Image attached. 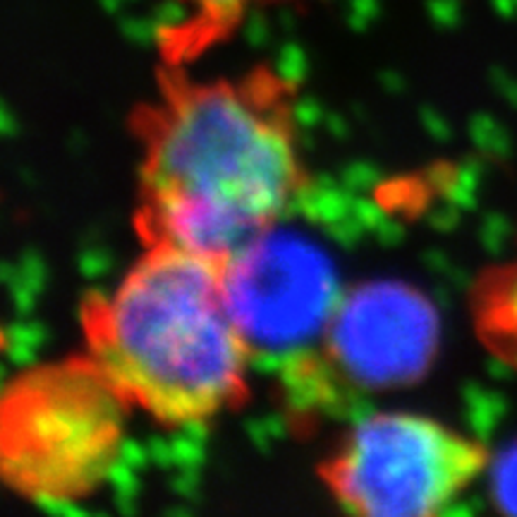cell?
Returning <instances> with one entry per match:
<instances>
[{
	"label": "cell",
	"instance_id": "cell-13",
	"mask_svg": "<svg viewBox=\"0 0 517 517\" xmlns=\"http://www.w3.org/2000/svg\"><path fill=\"white\" fill-rule=\"evenodd\" d=\"M306 73H309V58L302 46L288 41L278 48L276 60H273V74L283 87H297L299 82H305Z\"/></svg>",
	"mask_w": 517,
	"mask_h": 517
},
{
	"label": "cell",
	"instance_id": "cell-3",
	"mask_svg": "<svg viewBox=\"0 0 517 517\" xmlns=\"http://www.w3.org/2000/svg\"><path fill=\"white\" fill-rule=\"evenodd\" d=\"M125 398L99 366H30L3 393V479L27 498H82L106 484Z\"/></svg>",
	"mask_w": 517,
	"mask_h": 517
},
{
	"label": "cell",
	"instance_id": "cell-35",
	"mask_svg": "<svg viewBox=\"0 0 517 517\" xmlns=\"http://www.w3.org/2000/svg\"><path fill=\"white\" fill-rule=\"evenodd\" d=\"M0 125H3V132L5 134H13L15 132V127H13V113L8 110V106H3V116H0Z\"/></svg>",
	"mask_w": 517,
	"mask_h": 517
},
{
	"label": "cell",
	"instance_id": "cell-15",
	"mask_svg": "<svg viewBox=\"0 0 517 517\" xmlns=\"http://www.w3.org/2000/svg\"><path fill=\"white\" fill-rule=\"evenodd\" d=\"M383 180V173H381L379 166H374L369 160H352L348 166L342 168L340 183L352 190L355 194H366V192L376 190Z\"/></svg>",
	"mask_w": 517,
	"mask_h": 517
},
{
	"label": "cell",
	"instance_id": "cell-1",
	"mask_svg": "<svg viewBox=\"0 0 517 517\" xmlns=\"http://www.w3.org/2000/svg\"><path fill=\"white\" fill-rule=\"evenodd\" d=\"M142 187L153 240L220 262L288 211L299 187L290 132L252 91L177 89L153 120Z\"/></svg>",
	"mask_w": 517,
	"mask_h": 517
},
{
	"label": "cell",
	"instance_id": "cell-25",
	"mask_svg": "<svg viewBox=\"0 0 517 517\" xmlns=\"http://www.w3.org/2000/svg\"><path fill=\"white\" fill-rule=\"evenodd\" d=\"M242 34L247 39L249 46L254 48H262L271 41V24L269 20L262 15V13H249L242 22Z\"/></svg>",
	"mask_w": 517,
	"mask_h": 517
},
{
	"label": "cell",
	"instance_id": "cell-27",
	"mask_svg": "<svg viewBox=\"0 0 517 517\" xmlns=\"http://www.w3.org/2000/svg\"><path fill=\"white\" fill-rule=\"evenodd\" d=\"M199 470H176L173 479H170V488L176 491L180 498H199Z\"/></svg>",
	"mask_w": 517,
	"mask_h": 517
},
{
	"label": "cell",
	"instance_id": "cell-6",
	"mask_svg": "<svg viewBox=\"0 0 517 517\" xmlns=\"http://www.w3.org/2000/svg\"><path fill=\"white\" fill-rule=\"evenodd\" d=\"M438 342V305L398 278H372L342 292L323 338L338 374L369 393L417 383L429 372Z\"/></svg>",
	"mask_w": 517,
	"mask_h": 517
},
{
	"label": "cell",
	"instance_id": "cell-26",
	"mask_svg": "<svg viewBox=\"0 0 517 517\" xmlns=\"http://www.w3.org/2000/svg\"><path fill=\"white\" fill-rule=\"evenodd\" d=\"M117 460L125 462V465L134 467V470H144L151 458H149V448L146 444H139L134 438H120V445H117Z\"/></svg>",
	"mask_w": 517,
	"mask_h": 517
},
{
	"label": "cell",
	"instance_id": "cell-4",
	"mask_svg": "<svg viewBox=\"0 0 517 517\" xmlns=\"http://www.w3.org/2000/svg\"><path fill=\"white\" fill-rule=\"evenodd\" d=\"M342 292L326 245L283 219L220 259L223 305L247 345L249 369L263 376L323 342Z\"/></svg>",
	"mask_w": 517,
	"mask_h": 517
},
{
	"label": "cell",
	"instance_id": "cell-11",
	"mask_svg": "<svg viewBox=\"0 0 517 517\" xmlns=\"http://www.w3.org/2000/svg\"><path fill=\"white\" fill-rule=\"evenodd\" d=\"M488 491L501 513L517 515V441L488 460Z\"/></svg>",
	"mask_w": 517,
	"mask_h": 517
},
{
	"label": "cell",
	"instance_id": "cell-34",
	"mask_svg": "<svg viewBox=\"0 0 517 517\" xmlns=\"http://www.w3.org/2000/svg\"><path fill=\"white\" fill-rule=\"evenodd\" d=\"M381 77H383V80H381V84H383L386 89H391V84H393V82H402L401 74H395V73H386V74H381ZM402 87H405V84H395L393 94L402 91Z\"/></svg>",
	"mask_w": 517,
	"mask_h": 517
},
{
	"label": "cell",
	"instance_id": "cell-9",
	"mask_svg": "<svg viewBox=\"0 0 517 517\" xmlns=\"http://www.w3.org/2000/svg\"><path fill=\"white\" fill-rule=\"evenodd\" d=\"M46 278H48V266L37 249H22L15 262L3 266V280L20 316H30L39 295L44 292Z\"/></svg>",
	"mask_w": 517,
	"mask_h": 517
},
{
	"label": "cell",
	"instance_id": "cell-5",
	"mask_svg": "<svg viewBox=\"0 0 517 517\" xmlns=\"http://www.w3.org/2000/svg\"><path fill=\"white\" fill-rule=\"evenodd\" d=\"M488 465L479 438L431 417L374 412L350 427L328 465V487L345 513L372 517L441 515Z\"/></svg>",
	"mask_w": 517,
	"mask_h": 517
},
{
	"label": "cell",
	"instance_id": "cell-18",
	"mask_svg": "<svg viewBox=\"0 0 517 517\" xmlns=\"http://www.w3.org/2000/svg\"><path fill=\"white\" fill-rule=\"evenodd\" d=\"M323 233L333 245L342 249H352L358 247L359 242L365 240V235L369 233L362 223H359L355 216H348V219L338 220V223H331V226L323 228Z\"/></svg>",
	"mask_w": 517,
	"mask_h": 517
},
{
	"label": "cell",
	"instance_id": "cell-32",
	"mask_svg": "<svg viewBox=\"0 0 517 517\" xmlns=\"http://www.w3.org/2000/svg\"><path fill=\"white\" fill-rule=\"evenodd\" d=\"M127 3H134V0H99V5H101L108 15H120Z\"/></svg>",
	"mask_w": 517,
	"mask_h": 517
},
{
	"label": "cell",
	"instance_id": "cell-16",
	"mask_svg": "<svg viewBox=\"0 0 517 517\" xmlns=\"http://www.w3.org/2000/svg\"><path fill=\"white\" fill-rule=\"evenodd\" d=\"M151 17L159 27L160 39H166L187 24V8H185L183 0H163L156 5Z\"/></svg>",
	"mask_w": 517,
	"mask_h": 517
},
{
	"label": "cell",
	"instance_id": "cell-20",
	"mask_svg": "<svg viewBox=\"0 0 517 517\" xmlns=\"http://www.w3.org/2000/svg\"><path fill=\"white\" fill-rule=\"evenodd\" d=\"M120 31L127 41L137 46H151L160 41L159 27L153 22V17H120Z\"/></svg>",
	"mask_w": 517,
	"mask_h": 517
},
{
	"label": "cell",
	"instance_id": "cell-31",
	"mask_svg": "<svg viewBox=\"0 0 517 517\" xmlns=\"http://www.w3.org/2000/svg\"><path fill=\"white\" fill-rule=\"evenodd\" d=\"M374 235H376V240L383 242V245H398V242H402V237H405V228L388 216Z\"/></svg>",
	"mask_w": 517,
	"mask_h": 517
},
{
	"label": "cell",
	"instance_id": "cell-21",
	"mask_svg": "<svg viewBox=\"0 0 517 517\" xmlns=\"http://www.w3.org/2000/svg\"><path fill=\"white\" fill-rule=\"evenodd\" d=\"M288 120L295 123L297 127L306 130V127H314V125H319L326 120V110L321 108V103L312 96H302L295 103H290V108H288Z\"/></svg>",
	"mask_w": 517,
	"mask_h": 517
},
{
	"label": "cell",
	"instance_id": "cell-2",
	"mask_svg": "<svg viewBox=\"0 0 517 517\" xmlns=\"http://www.w3.org/2000/svg\"><path fill=\"white\" fill-rule=\"evenodd\" d=\"M89 359L163 424L237 401L249 350L220 295V262L156 242L113 292L84 302Z\"/></svg>",
	"mask_w": 517,
	"mask_h": 517
},
{
	"label": "cell",
	"instance_id": "cell-24",
	"mask_svg": "<svg viewBox=\"0 0 517 517\" xmlns=\"http://www.w3.org/2000/svg\"><path fill=\"white\" fill-rule=\"evenodd\" d=\"M427 15L441 30H451L460 22V0H427Z\"/></svg>",
	"mask_w": 517,
	"mask_h": 517
},
{
	"label": "cell",
	"instance_id": "cell-29",
	"mask_svg": "<svg viewBox=\"0 0 517 517\" xmlns=\"http://www.w3.org/2000/svg\"><path fill=\"white\" fill-rule=\"evenodd\" d=\"M149 448V458L160 470H173V448H170V438L168 436H151L146 441Z\"/></svg>",
	"mask_w": 517,
	"mask_h": 517
},
{
	"label": "cell",
	"instance_id": "cell-10",
	"mask_svg": "<svg viewBox=\"0 0 517 517\" xmlns=\"http://www.w3.org/2000/svg\"><path fill=\"white\" fill-rule=\"evenodd\" d=\"M46 345V328L37 321H27V316H20V321L8 323L3 333V350L10 365L17 369H30L37 365L39 352Z\"/></svg>",
	"mask_w": 517,
	"mask_h": 517
},
{
	"label": "cell",
	"instance_id": "cell-12",
	"mask_svg": "<svg viewBox=\"0 0 517 517\" xmlns=\"http://www.w3.org/2000/svg\"><path fill=\"white\" fill-rule=\"evenodd\" d=\"M106 487L110 488V495H113L117 513L134 515L139 487H142V484H139V470L125 465V462H120V460L116 458V462L110 465L108 474H106Z\"/></svg>",
	"mask_w": 517,
	"mask_h": 517
},
{
	"label": "cell",
	"instance_id": "cell-17",
	"mask_svg": "<svg viewBox=\"0 0 517 517\" xmlns=\"http://www.w3.org/2000/svg\"><path fill=\"white\" fill-rule=\"evenodd\" d=\"M110 266H113V256H110L108 249L101 247V245L84 247L80 252V256H77V269H80L82 276L89 278V280L103 278L110 271Z\"/></svg>",
	"mask_w": 517,
	"mask_h": 517
},
{
	"label": "cell",
	"instance_id": "cell-8",
	"mask_svg": "<svg viewBox=\"0 0 517 517\" xmlns=\"http://www.w3.org/2000/svg\"><path fill=\"white\" fill-rule=\"evenodd\" d=\"M355 197L358 194L348 190L340 183V177L335 180L331 176H316L312 180H306V183H299L285 213L302 216L312 226L326 228L331 223H338V220L352 216Z\"/></svg>",
	"mask_w": 517,
	"mask_h": 517
},
{
	"label": "cell",
	"instance_id": "cell-7",
	"mask_svg": "<svg viewBox=\"0 0 517 517\" xmlns=\"http://www.w3.org/2000/svg\"><path fill=\"white\" fill-rule=\"evenodd\" d=\"M479 328L494 358L517 369V259L479 288Z\"/></svg>",
	"mask_w": 517,
	"mask_h": 517
},
{
	"label": "cell",
	"instance_id": "cell-22",
	"mask_svg": "<svg viewBox=\"0 0 517 517\" xmlns=\"http://www.w3.org/2000/svg\"><path fill=\"white\" fill-rule=\"evenodd\" d=\"M31 503L41 508L44 513L58 517H84L89 515V510L80 503V498H70V495H39L31 498Z\"/></svg>",
	"mask_w": 517,
	"mask_h": 517
},
{
	"label": "cell",
	"instance_id": "cell-23",
	"mask_svg": "<svg viewBox=\"0 0 517 517\" xmlns=\"http://www.w3.org/2000/svg\"><path fill=\"white\" fill-rule=\"evenodd\" d=\"M352 216H355V219H358L372 235L376 233L381 223L388 219L386 209H383L376 199L366 197V194H358V197H355V204H352Z\"/></svg>",
	"mask_w": 517,
	"mask_h": 517
},
{
	"label": "cell",
	"instance_id": "cell-28",
	"mask_svg": "<svg viewBox=\"0 0 517 517\" xmlns=\"http://www.w3.org/2000/svg\"><path fill=\"white\" fill-rule=\"evenodd\" d=\"M419 117H422V125L424 130L429 132L431 137L434 139H451V125L445 123V117L438 113L436 108H431V106H422V110H419Z\"/></svg>",
	"mask_w": 517,
	"mask_h": 517
},
{
	"label": "cell",
	"instance_id": "cell-33",
	"mask_svg": "<svg viewBox=\"0 0 517 517\" xmlns=\"http://www.w3.org/2000/svg\"><path fill=\"white\" fill-rule=\"evenodd\" d=\"M323 123L331 127V132H333L335 137H345V130H348V127H345V120H342L340 116H326Z\"/></svg>",
	"mask_w": 517,
	"mask_h": 517
},
{
	"label": "cell",
	"instance_id": "cell-14",
	"mask_svg": "<svg viewBox=\"0 0 517 517\" xmlns=\"http://www.w3.org/2000/svg\"><path fill=\"white\" fill-rule=\"evenodd\" d=\"M245 431L249 434V441L262 452H269L271 445L285 438L288 434V419L283 415H263L252 417L245 424Z\"/></svg>",
	"mask_w": 517,
	"mask_h": 517
},
{
	"label": "cell",
	"instance_id": "cell-30",
	"mask_svg": "<svg viewBox=\"0 0 517 517\" xmlns=\"http://www.w3.org/2000/svg\"><path fill=\"white\" fill-rule=\"evenodd\" d=\"M458 220H460V209L455 204H451V202H445V199H444V204L429 211L431 228L444 230V233H448L451 228L458 226Z\"/></svg>",
	"mask_w": 517,
	"mask_h": 517
},
{
	"label": "cell",
	"instance_id": "cell-19",
	"mask_svg": "<svg viewBox=\"0 0 517 517\" xmlns=\"http://www.w3.org/2000/svg\"><path fill=\"white\" fill-rule=\"evenodd\" d=\"M194 3L202 10V15L219 27L235 22L245 10V0H194Z\"/></svg>",
	"mask_w": 517,
	"mask_h": 517
}]
</instances>
